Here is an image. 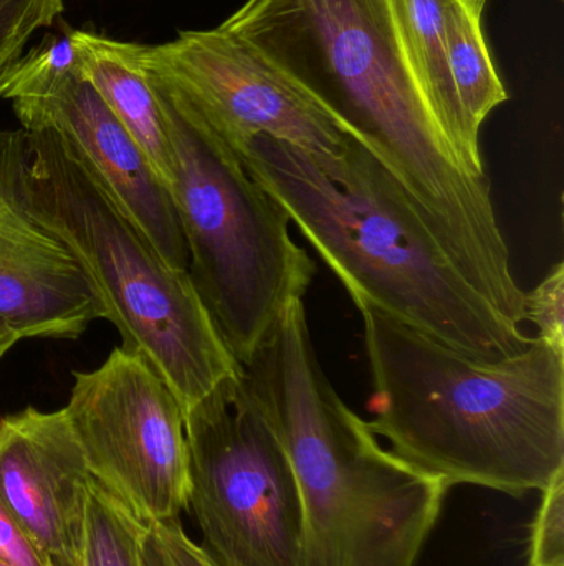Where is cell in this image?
<instances>
[{
	"label": "cell",
	"mask_w": 564,
	"mask_h": 566,
	"mask_svg": "<svg viewBox=\"0 0 564 566\" xmlns=\"http://www.w3.org/2000/svg\"><path fill=\"white\" fill-rule=\"evenodd\" d=\"M219 27L337 116L406 189L477 290L522 325L525 292L489 176L466 168L437 125L394 0H247Z\"/></svg>",
	"instance_id": "obj_1"
},
{
	"label": "cell",
	"mask_w": 564,
	"mask_h": 566,
	"mask_svg": "<svg viewBox=\"0 0 564 566\" xmlns=\"http://www.w3.org/2000/svg\"><path fill=\"white\" fill-rule=\"evenodd\" d=\"M370 363L371 431L454 485L522 497L564 472V352L535 336L477 359L357 302Z\"/></svg>",
	"instance_id": "obj_2"
},
{
	"label": "cell",
	"mask_w": 564,
	"mask_h": 566,
	"mask_svg": "<svg viewBox=\"0 0 564 566\" xmlns=\"http://www.w3.org/2000/svg\"><path fill=\"white\" fill-rule=\"evenodd\" d=\"M245 169L350 293L477 359L529 345L477 290L406 189L353 139L340 155L255 136Z\"/></svg>",
	"instance_id": "obj_3"
},
{
	"label": "cell",
	"mask_w": 564,
	"mask_h": 566,
	"mask_svg": "<svg viewBox=\"0 0 564 566\" xmlns=\"http://www.w3.org/2000/svg\"><path fill=\"white\" fill-rule=\"evenodd\" d=\"M304 505L301 566H416L449 485L386 451L324 375L304 298L242 365Z\"/></svg>",
	"instance_id": "obj_4"
},
{
	"label": "cell",
	"mask_w": 564,
	"mask_h": 566,
	"mask_svg": "<svg viewBox=\"0 0 564 566\" xmlns=\"http://www.w3.org/2000/svg\"><path fill=\"white\" fill-rule=\"evenodd\" d=\"M26 138L33 216L78 265L119 348L141 356L188 411L241 371L188 271L162 259L63 136Z\"/></svg>",
	"instance_id": "obj_5"
},
{
	"label": "cell",
	"mask_w": 564,
	"mask_h": 566,
	"mask_svg": "<svg viewBox=\"0 0 564 566\" xmlns=\"http://www.w3.org/2000/svg\"><path fill=\"white\" fill-rule=\"evenodd\" d=\"M145 72L174 151L171 198L188 249V274L242 366L288 303L304 298L315 262L291 238L277 199L252 178L188 96Z\"/></svg>",
	"instance_id": "obj_6"
},
{
	"label": "cell",
	"mask_w": 564,
	"mask_h": 566,
	"mask_svg": "<svg viewBox=\"0 0 564 566\" xmlns=\"http://www.w3.org/2000/svg\"><path fill=\"white\" fill-rule=\"evenodd\" d=\"M184 418L188 509L209 557L219 566H301L300 489L242 366Z\"/></svg>",
	"instance_id": "obj_7"
},
{
	"label": "cell",
	"mask_w": 564,
	"mask_h": 566,
	"mask_svg": "<svg viewBox=\"0 0 564 566\" xmlns=\"http://www.w3.org/2000/svg\"><path fill=\"white\" fill-rule=\"evenodd\" d=\"M65 415L89 474L146 525L188 509L184 409L141 356L115 348L73 373Z\"/></svg>",
	"instance_id": "obj_8"
},
{
	"label": "cell",
	"mask_w": 564,
	"mask_h": 566,
	"mask_svg": "<svg viewBox=\"0 0 564 566\" xmlns=\"http://www.w3.org/2000/svg\"><path fill=\"white\" fill-rule=\"evenodd\" d=\"M3 98L12 99L25 132L49 128L63 136L162 259L188 271V249L171 195L78 69L68 32L46 36L22 56Z\"/></svg>",
	"instance_id": "obj_9"
},
{
	"label": "cell",
	"mask_w": 564,
	"mask_h": 566,
	"mask_svg": "<svg viewBox=\"0 0 564 566\" xmlns=\"http://www.w3.org/2000/svg\"><path fill=\"white\" fill-rule=\"evenodd\" d=\"M135 55L146 70L178 86L237 155L255 136L330 155L357 139L254 46L221 27L182 30L161 45L135 43Z\"/></svg>",
	"instance_id": "obj_10"
},
{
	"label": "cell",
	"mask_w": 564,
	"mask_h": 566,
	"mask_svg": "<svg viewBox=\"0 0 564 566\" xmlns=\"http://www.w3.org/2000/svg\"><path fill=\"white\" fill-rule=\"evenodd\" d=\"M25 129H0V319L20 338L76 339L98 319L65 245L33 216Z\"/></svg>",
	"instance_id": "obj_11"
},
{
	"label": "cell",
	"mask_w": 564,
	"mask_h": 566,
	"mask_svg": "<svg viewBox=\"0 0 564 566\" xmlns=\"http://www.w3.org/2000/svg\"><path fill=\"white\" fill-rule=\"evenodd\" d=\"M89 478L65 409L0 418V501L49 566H82Z\"/></svg>",
	"instance_id": "obj_12"
},
{
	"label": "cell",
	"mask_w": 564,
	"mask_h": 566,
	"mask_svg": "<svg viewBox=\"0 0 564 566\" xmlns=\"http://www.w3.org/2000/svg\"><path fill=\"white\" fill-rule=\"evenodd\" d=\"M76 63L113 115L121 122L159 181L171 195L174 151L168 126L148 75L135 55V43L119 42L92 30L66 29Z\"/></svg>",
	"instance_id": "obj_13"
},
{
	"label": "cell",
	"mask_w": 564,
	"mask_h": 566,
	"mask_svg": "<svg viewBox=\"0 0 564 566\" xmlns=\"http://www.w3.org/2000/svg\"><path fill=\"white\" fill-rule=\"evenodd\" d=\"M450 0H394L404 40L437 125L470 171L487 176L479 135L460 105L450 73L446 20Z\"/></svg>",
	"instance_id": "obj_14"
},
{
	"label": "cell",
	"mask_w": 564,
	"mask_h": 566,
	"mask_svg": "<svg viewBox=\"0 0 564 566\" xmlns=\"http://www.w3.org/2000/svg\"><path fill=\"white\" fill-rule=\"evenodd\" d=\"M446 42L460 105L472 128L480 133L490 113L509 99L483 36L482 15L460 0H450Z\"/></svg>",
	"instance_id": "obj_15"
},
{
	"label": "cell",
	"mask_w": 564,
	"mask_h": 566,
	"mask_svg": "<svg viewBox=\"0 0 564 566\" xmlns=\"http://www.w3.org/2000/svg\"><path fill=\"white\" fill-rule=\"evenodd\" d=\"M139 521L108 489L89 478L83 517L82 566H145Z\"/></svg>",
	"instance_id": "obj_16"
},
{
	"label": "cell",
	"mask_w": 564,
	"mask_h": 566,
	"mask_svg": "<svg viewBox=\"0 0 564 566\" xmlns=\"http://www.w3.org/2000/svg\"><path fill=\"white\" fill-rule=\"evenodd\" d=\"M63 0H0V98L36 30L53 25Z\"/></svg>",
	"instance_id": "obj_17"
},
{
	"label": "cell",
	"mask_w": 564,
	"mask_h": 566,
	"mask_svg": "<svg viewBox=\"0 0 564 566\" xmlns=\"http://www.w3.org/2000/svg\"><path fill=\"white\" fill-rule=\"evenodd\" d=\"M542 494L530 538L529 566H564V472Z\"/></svg>",
	"instance_id": "obj_18"
},
{
	"label": "cell",
	"mask_w": 564,
	"mask_h": 566,
	"mask_svg": "<svg viewBox=\"0 0 564 566\" xmlns=\"http://www.w3.org/2000/svg\"><path fill=\"white\" fill-rule=\"evenodd\" d=\"M141 554L145 566H219L191 541L179 518L146 525Z\"/></svg>",
	"instance_id": "obj_19"
},
{
	"label": "cell",
	"mask_w": 564,
	"mask_h": 566,
	"mask_svg": "<svg viewBox=\"0 0 564 566\" xmlns=\"http://www.w3.org/2000/svg\"><path fill=\"white\" fill-rule=\"evenodd\" d=\"M564 264L560 262L533 292L525 295V319L539 328V336L564 352Z\"/></svg>",
	"instance_id": "obj_20"
},
{
	"label": "cell",
	"mask_w": 564,
	"mask_h": 566,
	"mask_svg": "<svg viewBox=\"0 0 564 566\" xmlns=\"http://www.w3.org/2000/svg\"><path fill=\"white\" fill-rule=\"evenodd\" d=\"M0 560L10 566H49L0 501Z\"/></svg>",
	"instance_id": "obj_21"
},
{
	"label": "cell",
	"mask_w": 564,
	"mask_h": 566,
	"mask_svg": "<svg viewBox=\"0 0 564 566\" xmlns=\"http://www.w3.org/2000/svg\"><path fill=\"white\" fill-rule=\"evenodd\" d=\"M20 339L22 338H20L19 333L0 319V361L9 355L10 349H12Z\"/></svg>",
	"instance_id": "obj_22"
},
{
	"label": "cell",
	"mask_w": 564,
	"mask_h": 566,
	"mask_svg": "<svg viewBox=\"0 0 564 566\" xmlns=\"http://www.w3.org/2000/svg\"><path fill=\"white\" fill-rule=\"evenodd\" d=\"M460 2H462L464 6L469 7L470 10H473V12L482 15L483 9H486L487 2H489V0H460Z\"/></svg>",
	"instance_id": "obj_23"
},
{
	"label": "cell",
	"mask_w": 564,
	"mask_h": 566,
	"mask_svg": "<svg viewBox=\"0 0 564 566\" xmlns=\"http://www.w3.org/2000/svg\"><path fill=\"white\" fill-rule=\"evenodd\" d=\"M0 566H10V565H7L6 562L0 560Z\"/></svg>",
	"instance_id": "obj_24"
}]
</instances>
